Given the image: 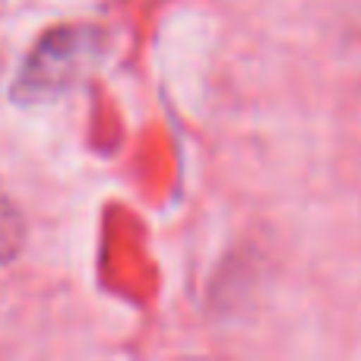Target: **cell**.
<instances>
[{
    "mask_svg": "<svg viewBox=\"0 0 361 361\" xmlns=\"http://www.w3.org/2000/svg\"><path fill=\"white\" fill-rule=\"evenodd\" d=\"M105 32L95 25H57L48 29L25 54L10 99L23 108L48 105L76 89L105 54Z\"/></svg>",
    "mask_w": 361,
    "mask_h": 361,
    "instance_id": "1",
    "label": "cell"
},
{
    "mask_svg": "<svg viewBox=\"0 0 361 361\" xmlns=\"http://www.w3.org/2000/svg\"><path fill=\"white\" fill-rule=\"evenodd\" d=\"M0 70H4V51H0Z\"/></svg>",
    "mask_w": 361,
    "mask_h": 361,
    "instance_id": "2",
    "label": "cell"
}]
</instances>
